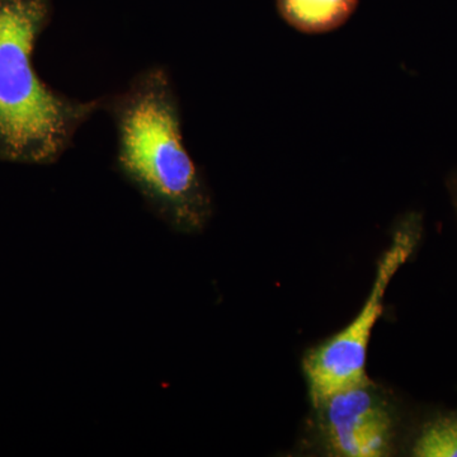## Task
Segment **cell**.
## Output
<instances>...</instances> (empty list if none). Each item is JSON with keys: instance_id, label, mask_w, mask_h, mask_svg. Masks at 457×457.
Returning a JSON list of instances; mask_svg holds the SVG:
<instances>
[{"instance_id": "1", "label": "cell", "mask_w": 457, "mask_h": 457, "mask_svg": "<svg viewBox=\"0 0 457 457\" xmlns=\"http://www.w3.org/2000/svg\"><path fill=\"white\" fill-rule=\"evenodd\" d=\"M116 130V168L168 227L203 233L212 195L183 139L179 99L170 71L150 66L104 97Z\"/></svg>"}, {"instance_id": "2", "label": "cell", "mask_w": 457, "mask_h": 457, "mask_svg": "<svg viewBox=\"0 0 457 457\" xmlns=\"http://www.w3.org/2000/svg\"><path fill=\"white\" fill-rule=\"evenodd\" d=\"M53 13V0H0V159L8 163H56L104 108V97H68L36 71L33 54Z\"/></svg>"}, {"instance_id": "3", "label": "cell", "mask_w": 457, "mask_h": 457, "mask_svg": "<svg viewBox=\"0 0 457 457\" xmlns=\"http://www.w3.org/2000/svg\"><path fill=\"white\" fill-rule=\"evenodd\" d=\"M422 236V216L418 212L403 216L394 228L389 246L378 262L371 290L359 314L338 333L303 354V374L312 405L370 380V339L383 314L385 295L394 276L417 251Z\"/></svg>"}, {"instance_id": "4", "label": "cell", "mask_w": 457, "mask_h": 457, "mask_svg": "<svg viewBox=\"0 0 457 457\" xmlns=\"http://www.w3.org/2000/svg\"><path fill=\"white\" fill-rule=\"evenodd\" d=\"M407 438V414L395 394L370 378L312 405L303 444L333 457L396 455Z\"/></svg>"}, {"instance_id": "5", "label": "cell", "mask_w": 457, "mask_h": 457, "mask_svg": "<svg viewBox=\"0 0 457 457\" xmlns=\"http://www.w3.org/2000/svg\"><path fill=\"white\" fill-rule=\"evenodd\" d=\"M360 0H276L279 17L296 31L321 35L347 23Z\"/></svg>"}, {"instance_id": "6", "label": "cell", "mask_w": 457, "mask_h": 457, "mask_svg": "<svg viewBox=\"0 0 457 457\" xmlns=\"http://www.w3.org/2000/svg\"><path fill=\"white\" fill-rule=\"evenodd\" d=\"M409 455L457 457V409L428 414L409 436Z\"/></svg>"}, {"instance_id": "7", "label": "cell", "mask_w": 457, "mask_h": 457, "mask_svg": "<svg viewBox=\"0 0 457 457\" xmlns=\"http://www.w3.org/2000/svg\"><path fill=\"white\" fill-rule=\"evenodd\" d=\"M447 189H449L451 203H453L457 218V170L450 174L449 179H447Z\"/></svg>"}]
</instances>
